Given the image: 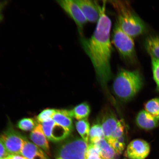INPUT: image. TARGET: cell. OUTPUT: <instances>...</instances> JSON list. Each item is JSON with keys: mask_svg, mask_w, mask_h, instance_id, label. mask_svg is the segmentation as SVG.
Wrapping results in <instances>:
<instances>
[{"mask_svg": "<svg viewBox=\"0 0 159 159\" xmlns=\"http://www.w3.org/2000/svg\"><path fill=\"white\" fill-rule=\"evenodd\" d=\"M105 4L94 33L89 38L80 36L83 49L90 59L97 80L105 88L112 76L111 59L112 47L110 33L112 22L105 13Z\"/></svg>", "mask_w": 159, "mask_h": 159, "instance_id": "1", "label": "cell"}, {"mask_svg": "<svg viewBox=\"0 0 159 159\" xmlns=\"http://www.w3.org/2000/svg\"><path fill=\"white\" fill-rule=\"evenodd\" d=\"M109 2L116 11L117 22L125 33L132 38L144 33L146 27L143 22L133 11L128 2L110 1Z\"/></svg>", "mask_w": 159, "mask_h": 159, "instance_id": "2", "label": "cell"}, {"mask_svg": "<svg viewBox=\"0 0 159 159\" xmlns=\"http://www.w3.org/2000/svg\"><path fill=\"white\" fill-rule=\"evenodd\" d=\"M143 84V79L138 70L120 69L115 77L113 88L119 98L126 101L136 95L142 89Z\"/></svg>", "mask_w": 159, "mask_h": 159, "instance_id": "3", "label": "cell"}, {"mask_svg": "<svg viewBox=\"0 0 159 159\" xmlns=\"http://www.w3.org/2000/svg\"><path fill=\"white\" fill-rule=\"evenodd\" d=\"M88 143L82 138L72 137L66 140L58 150L59 157L61 159H87Z\"/></svg>", "mask_w": 159, "mask_h": 159, "instance_id": "4", "label": "cell"}, {"mask_svg": "<svg viewBox=\"0 0 159 159\" xmlns=\"http://www.w3.org/2000/svg\"><path fill=\"white\" fill-rule=\"evenodd\" d=\"M133 39L122 30L116 21L113 29L112 42L121 57L127 61H132L135 57Z\"/></svg>", "mask_w": 159, "mask_h": 159, "instance_id": "5", "label": "cell"}, {"mask_svg": "<svg viewBox=\"0 0 159 159\" xmlns=\"http://www.w3.org/2000/svg\"><path fill=\"white\" fill-rule=\"evenodd\" d=\"M10 155L21 154V151L26 139L11 126H9L0 136Z\"/></svg>", "mask_w": 159, "mask_h": 159, "instance_id": "6", "label": "cell"}, {"mask_svg": "<svg viewBox=\"0 0 159 159\" xmlns=\"http://www.w3.org/2000/svg\"><path fill=\"white\" fill-rule=\"evenodd\" d=\"M57 2L61 8L75 22L80 36H83V29L88 21L75 0H61Z\"/></svg>", "mask_w": 159, "mask_h": 159, "instance_id": "7", "label": "cell"}, {"mask_svg": "<svg viewBox=\"0 0 159 159\" xmlns=\"http://www.w3.org/2000/svg\"><path fill=\"white\" fill-rule=\"evenodd\" d=\"M43 132L48 140L57 142L69 138L71 132L56 123L52 119L41 124Z\"/></svg>", "mask_w": 159, "mask_h": 159, "instance_id": "8", "label": "cell"}, {"mask_svg": "<svg viewBox=\"0 0 159 159\" xmlns=\"http://www.w3.org/2000/svg\"><path fill=\"white\" fill-rule=\"evenodd\" d=\"M87 20L91 23L98 21L103 9L97 1L90 0H75Z\"/></svg>", "mask_w": 159, "mask_h": 159, "instance_id": "9", "label": "cell"}, {"mask_svg": "<svg viewBox=\"0 0 159 159\" xmlns=\"http://www.w3.org/2000/svg\"><path fill=\"white\" fill-rule=\"evenodd\" d=\"M150 151V144L142 139L133 140L127 147L126 155L129 159H145Z\"/></svg>", "mask_w": 159, "mask_h": 159, "instance_id": "10", "label": "cell"}, {"mask_svg": "<svg viewBox=\"0 0 159 159\" xmlns=\"http://www.w3.org/2000/svg\"><path fill=\"white\" fill-rule=\"evenodd\" d=\"M119 121L114 113L112 112H107L103 116L101 125L107 141L111 139L116 130Z\"/></svg>", "mask_w": 159, "mask_h": 159, "instance_id": "11", "label": "cell"}, {"mask_svg": "<svg viewBox=\"0 0 159 159\" xmlns=\"http://www.w3.org/2000/svg\"><path fill=\"white\" fill-rule=\"evenodd\" d=\"M30 139L37 146L43 149L50 155V148L48 139L44 134L41 124H38L36 127L31 131Z\"/></svg>", "mask_w": 159, "mask_h": 159, "instance_id": "12", "label": "cell"}, {"mask_svg": "<svg viewBox=\"0 0 159 159\" xmlns=\"http://www.w3.org/2000/svg\"><path fill=\"white\" fill-rule=\"evenodd\" d=\"M21 155L28 159H47V156L39 147L26 139Z\"/></svg>", "mask_w": 159, "mask_h": 159, "instance_id": "13", "label": "cell"}, {"mask_svg": "<svg viewBox=\"0 0 159 159\" xmlns=\"http://www.w3.org/2000/svg\"><path fill=\"white\" fill-rule=\"evenodd\" d=\"M158 121L144 110L140 111L136 118V123L138 126L147 130L156 128L158 125Z\"/></svg>", "mask_w": 159, "mask_h": 159, "instance_id": "14", "label": "cell"}, {"mask_svg": "<svg viewBox=\"0 0 159 159\" xmlns=\"http://www.w3.org/2000/svg\"><path fill=\"white\" fill-rule=\"evenodd\" d=\"M72 117L70 110L67 109H57L52 119L57 124L72 132L73 130Z\"/></svg>", "mask_w": 159, "mask_h": 159, "instance_id": "15", "label": "cell"}, {"mask_svg": "<svg viewBox=\"0 0 159 159\" xmlns=\"http://www.w3.org/2000/svg\"><path fill=\"white\" fill-rule=\"evenodd\" d=\"M94 144L102 159H117L118 154L105 139H101Z\"/></svg>", "mask_w": 159, "mask_h": 159, "instance_id": "16", "label": "cell"}, {"mask_svg": "<svg viewBox=\"0 0 159 159\" xmlns=\"http://www.w3.org/2000/svg\"><path fill=\"white\" fill-rule=\"evenodd\" d=\"M70 111L71 117L80 120L87 119L91 109L88 103L84 102L77 105Z\"/></svg>", "mask_w": 159, "mask_h": 159, "instance_id": "17", "label": "cell"}, {"mask_svg": "<svg viewBox=\"0 0 159 159\" xmlns=\"http://www.w3.org/2000/svg\"><path fill=\"white\" fill-rule=\"evenodd\" d=\"M145 48L152 58L159 60V36H151L146 39Z\"/></svg>", "mask_w": 159, "mask_h": 159, "instance_id": "18", "label": "cell"}, {"mask_svg": "<svg viewBox=\"0 0 159 159\" xmlns=\"http://www.w3.org/2000/svg\"><path fill=\"white\" fill-rule=\"evenodd\" d=\"M75 127L81 138L89 143V135L90 128L88 119H84L77 121L75 124Z\"/></svg>", "mask_w": 159, "mask_h": 159, "instance_id": "19", "label": "cell"}, {"mask_svg": "<svg viewBox=\"0 0 159 159\" xmlns=\"http://www.w3.org/2000/svg\"><path fill=\"white\" fill-rule=\"evenodd\" d=\"M102 139H105V138L101 125L99 123L93 125L89 131V143H95Z\"/></svg>", "mask_w": 159, "mask_h": 159, "instance_id": "20", "label": "cell"}, {"mask_svg": "<svg viewBox=\"0 0 159 159\" xmlns=\"http://www.w3.org/2000/svg\"><path fill=\"white\" fill-rule=\"evenodd\" d=\"M145 111L159 120V98L151 99L145 104Z\"/></svg>", "mask_w": 159, "mask_h": 159, "instance_id": "21", "label": "cell"}, {"mask_svg": "<svg viewBox=\"0 0 159 159\" xmlns=\"http://www.w3.org/2000/svg\"><path fill=\"white\" fill-rule=\"evenodd\" d=\"M38 122L32 118H24L20 120L17 123V127L22 130L32 131L37 126Z\"/></svg>", "mask_w": 159, "mask_h": 159, "instance_id": "22", "label": "cell"}, {"mask_svg": "<svg viewBox=\"0 0 159 159\" xmlns=\"http://www.w3.org/2000/svg\"><path fill=\"white\" fill-rule=\"evenodd\" d=\"M57 109L48 108L44 109L38 115L37 118V122L41 124L49 119H52V117L56 112Z\"/></svg>", "mask_w": 159, "mask_h": 159, "instance_id": "23", "label": "cell"}, {"mask_svg": "<svg viewBox=\"0 0 159 159\" xmlns=\"http://www.w3.org/2000/svg\"><path fill=\"white\" fill-rule=\"evenodd\" d=\"M152 65L154 79L159 91V60L152 58Z\"/></svg>", "mask_w": 159, "mask_h": 159, "instance_id": "24", "label": "cell"}, {"mask_svg": "<svg viewBox=\"0 0 159 159\" xmlns=\"http://www.w3.org/2000/svg\"><path fill=\"white\" fill-rule=\"evenodd\" d=\"M107 142L114 149L117 154H120L122 153L125 148V143L119 142L116 139H112V140H109Z\"/></svg>", "mask_w": 159, "mask_h": 159, "instance_id": "25", "label": "cell"}, {"mask_svg": "<svg viewBox=\"0 0 159 159\" xmlns=\"http://www.w3.org/2000/svg\"><path fill=\"white\" fill-rule=\"evenodd\" d=\"M125 126L124 124L120 120L118 127L115 130V132L112 135L111 138L108 141L112 140V139H116L120 137L124 136Z\"/></svg>", "mask_w": 159, "mask_h": 159, "instance_id": "26", "label": "cell"}, {"mask_svg": "<svg viewBox=\"0 0 159 159\" xmlns=\"http://www.w3.org/2000/svg\"><path fill=\"white\" fill-rule=\"evenodd\" d=\"M10 155L7 152L3 143L0 138V159H4L8 157Z\"/></svg>", "mask_w": 159, "mask_h": 159, "instance_id": "27", "label": "cell"}, {"mask_svg": "<svg viewBox=\"0 0 159 159\" xmlns=\"http://www.w3.org/2000/svg\"><path fill=\"white\" fill-rule=\"evenodd\" d=\"M87 159H102L99 152L95 150L89 151L87 153Z\"/></svg>", "mask_w": 159, "mask_h": 159, "instance_id": "28", "label": "cell"}, {"mask_svg": "<svg viewBox=\"0 0 159 159\" xmlns=\"http://www.w3.org/2000/svg\"><path fill=\"white\" fill-rule=\"evenodd\" d=\"M5 159H28L25 157L20 156L19 155H10Z\"/></svg>", "mask_w": 159, "mask_h": 159, "instance_id": "29", "label": "cell"}, {"mask_svg": "<svg viewBox=\"0 0 159 159\" xmlns=\"http://www.w3.org/2000/svg\"><path fill=\"white\" fill-rule=\"evenodd\" d=\"M57 159H61V158L59 157H57Z\"/></svg>", "mask_w": 159, "mask_h": 159, "instance_id": "30", "label": "cell"}, {"mask_svg": "<svg viewBox=\"0 0 159 159\" xmlns=\"http://www.w3.org/2000/svg\"></svg>", "mask_w": 159, "mask_h": 159, "instance_id": "31", "label": "cell"}, {"mask_svg": "<svg viewBox=\"0 0 159 159\" xmlns=\"http://www.w3.org/2000/svg\"></svg>", "mask_w": 159, "mask_h": 159, "instance_id": "32", "label": "cell"}]
</instances>
